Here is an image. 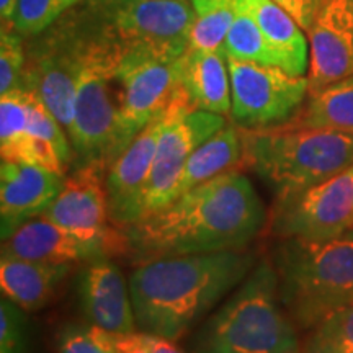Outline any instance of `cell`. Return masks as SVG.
Returning <instances> with one entry per match:
<instances>
[{
	"label": "cell",
	"instance_id": "1",
	"mask_svg": "<svg viewBox=\"0 0 353 353\" xmlns=\"http://www.w3.org/2000/svg\"><path fill=\"white\" fill-rule=\"evenodd\" d=\"M267 223L263 203L241 169L223 172L170 205L120 229L136 263L245 250Z\"/></svg>",
	"mask_w": 353,
	"mask_h": 353
},
{
	"label": "cell",
	"instance_id": "2",
	"mask_svg": "<svg viewBox=\"0 0 353 353\" xmlns=\"http://www.w3.org/2000/svg\"><path fill=\"white\" fill-rule=\"evenodd\" d=\"M259 262L249 250L139 263L128 278L139 330L180 341L229 296Z\"/></svg>",
	"mask_w": 353,
	"mask_h": 353
},
{
	"label": "cell",
	"instance_id": "3",
	"mask_svg": "<svg viewBox=\"0 0 353 353\" xmlns=\"http://www.w3.org/2000/svg\"><path fill=\"white\" fill-rule=\"evenodd\" d=\"M301 347L280 301L272 259L259 260L190 341L192 353H301Z\"/></svg>",
	"mask_w": 353,
	"mask_h": 353
},
{
	"label": "cell",
	"instance_id": "4",
	"mask_svg": "<svg viewBox=\"0 0 353 353\" xmlns=\"http://www.w3.org/2000/svg\"><path fill=\"white\" fill-rule=\"evenodd\" d=\"M278 294L301 329L353 304V229L332 239H281L272 255Z\"/></svg>",
	"mask_w": 353,
	"mask_h": 353
},
{
	"label": "cell",
	"instance_id": "5",
	"mask_svg": "<svg viewBox=\"0 0 353 353\" xmlns=\"http://www.w3.org/2000/svg\"><path fill=\"white\" fill-rule=\"evenodd\" d=\"M242 134V164L276 200L296 195L353 164V134L286 125Z\"/></svg>",
	"mask_w": 353,
	"mask_h": 353
},
{
	"label": "cell",
	"instance_id": "6",
	"mask_svg": "<svg viewBox=\"0 0 353 353\" xmlns=\"http://www.w3.org/2000/svg\"><path fill=\"white\" fill-rule=\"evenodd\" d=\"M92 25L85 64L79 77L72 125L68 134L72 145V169L97 165L108 172L113 164L118 100L114 76L123 50L105 34L83 0Z\"/></svg>",
	"mask_w": 353,
	"mask_h": 353
},
{
	"label": "cell",
	"instance_id": "7",
	"mask_svg": "<svg viewBox=\"0 0 353 353\" xmlns=\"http://www.w3.org/2000/svg\"><path fill=\"white\" fill-rule=\"evenodd\" d=\"M90 39L92 25L81 2L26 41L23 88L44 101L65 131L72 125L76 88Z\"/></svg>",
	"mask_w": 353,
	"mask_h": 353
},
{
	"label": "cell",
	"instance_id": "8",
	"mask_svg": "<svg viewBox=\"0 0 353 353\" xmlns=\"http://www.w3.org/2000/svg\"><path fill=\"white\" fill-rule=\"evenodd\" d=\"M226 117L205 110H196L180 83L172 99V114L159 138L156 157L144 187L132 201L123 221V228L131 226L156 213L174 200L185 164L193 151L226 126Z\"/></svg>",
	"mask_w": 353,
	"mask_h": 353
},
{
	"label": "cell",
	"instance_id": "9",
	"mask_svg": "<svg viewBox=\"0 0 353 353\" xmlns=\"http://www.w3.org/2000/svg\"><path fill=\"white\" fill-rule=\"evenodd\" d=\"M105 34L130 50L182 56L195 21L192 0H85Z\"/></svg>",
	"mask_w": 353,
	"mask_h": 353
},
{
	"label": "cell",
	"instance_id": "10",
	"mask_svg": "<svg viewBox=\"0 0 353 353\" xmlns=\"http://www.w3.org/2000/svg\"><path fill=\"white\" fill-rule=\"evenodd\" d=\"M182 56L164 54L152 50L123 52L114 76L118 123L113 162L148 126V123L174 99L176 88L180 87Z\"/></svg>",
	"mask_w": 353,
	"mask_h": 353
},
{
	"label": "cell",
	"instance_id": "11",
	"mask_svg": "<svg viewBox=\"0 0 353 353\" xmlns=\"http://www.w3.org/2000/svg\"><path fill=\"white\" fill-rule=\"evenodd\" d=\"M231 76V123L255 131L286 125L309 95L306 76H293L276 65L228 57Z\"/></svg>",
	"mask_w": 353,
	"mask_h": 353
},
{
	"label": "cell",
	"instance_id": "12",
	"mask_svg": "<svg viewBox=\"0 0 353 353\" xmlns=\"http://www.w3.org/2000/svg\"><path fill=\"white\" fill-rule=\"evenodd\" d=\"M272 231L280 239L322 241L353 229V164L296 195L275 200Z\"/></svg>",
	"mask_w": 353,
	"mask_h": 353
},
{
	"label": "cell",
	"instance_id": "13",
	"mask_svg": "<svg viewBox=\"0 0 353 353\" xmlns=\"http://www.w3.org/2000/svg\"><path fill=\"white\" fill-rule=\"evenodd\" d=\"M125 252L121 231L117 237H85L57 226L44 216L30 221L2 241V257L33 260L52 265L88 263Z\"/></svg>",
	"mask_w": 353,
	"mask_h": 353
},
{
	"label": "cell",
	"instance_id": "14",
	"mask_svg": "<svg viewBox=\"0 0 353 353\" xmlns=\"http://www.w3.org/2000/svg\"><path fill=\"white\" fill-rule=\"evenodd\" d=\"M306 34L309 94L353 76V0H319Z\"/></svg>",
	"mask_w": 353,
	"mask_h": 353
},
{
	"label": "cell",
	"instance_id": "15",
	"mask_svg": "<svg viewBox=\"0 0 353 353\" xmlns=\"http://www.w3.org/2000/svg\"><path fill=\"white\" fill-rule=\"evenodd\" d=\"M107 170L97 165L77 167L69 176L59 195L43 216L57 226L85 237L112 239L120 229L110 226Z\"/></svg>",
	"mask_w": 353,
	"mask_h": 353
},
{
	"label": "cell",
	"instance_id": "16",
	"mask_svg": "<svg viewBox=\"0 0 353 353\" xmlns=\"http://www.w3.org/2000/svg\"><path fill=\"white\" fill-rule=\"evenodd\" d=\"M65 175L28 162L0 164V236H13L21 226L39 218L59 195Z\"/></svg>",
	"mask_w": 353,
	"mask_h": 353
},
{
	"label": "cell",
	"instance_id": "17",
	"mask_svg": "<svg viewBox=\"0 0 353 353\" xmlns=\"http://www.w3.org/2000/svg\"><path fill=\"white\" fill-rule=\"evenodd\" d=\"M79 275L77 294L87 322L113 334L138 329L132 309L130 281L108 257L85 263Z\"/></svg>",
	"mask_w": 353,
	"mask_h": 353
},
{
	"label": "cell",
	"instance_id": "18",
	"mask_svg": "<svg viewBox=\"0 0 353 353\" xmlns=\"http://www.w3.org/2000/svg\"><path fill=\"white\" fill-rule=\"evenodd\" d=\"M179 90V88H176ZM172 114V100L161 113L156 114L148 126L131 141L130 145L107 172L108 213L112 226L120 229L128 210L136 200L141 188L148 180L156 157L159 138Z\"/></svg>",
	"mask_w": 353,
	"mask_h": 353
},
{
	"label": "cell",
	"instance_id": "19",
	"mask_svg": "<svg viewBox=\"0 0 353 353\" xmlns=\"http://www.w3.org/2000/svg\"><path fill=\"white\" fill-rule=\"evenodd\" d=\"M180 83L196 110L231 114V76L224 50L188 48L180 61Z\"/></svg>",
	"mask_w": 353,
	"mask_h": 353
},
{
	"label": "cell",
	"instance_id": "20",
	"mask_svg": "<svg viewBox=\"0 0 353 353\" xmlns=\"http://www.w3.org/2000/svg\"><path fill=\"white\" fill-rule=\"evenodd\" d=\"M72 270V265H52L33 260L0 259V288L3 296L26 312L39 311L51 301L57 286Z\"/></svg>",
	"mask_w": 353,
	"mask_h": 353
},
{
	"label": "cell",
	"instance_id": "21",
	"mask_svg": "<svg viewBox=\"0 0 353 353\" xmlns=\"http://www.w3.org/2000/svg\"><path fill=\"white\" fill-rule=\"evenodd\" d=\"M242 164V134L234 123L214 132L210 139L193 151L185 164L174 192V200L182 196L198 185L208 182L223 172L241 169Z\"/></svg>",
	"mask_w": 353,
	"mask_h": 353
},
{
	"label": "cell",
	"instance_id": "22",
	"mask_svg": "<svg viewBox=\"0 0 353 353\" xmlns=\"http://www.w3.org/2000/svg\"><path fill=\"white\" fill-rule=\"evenodd\" d=\"M290 125L327 128L353 134V76L309 94Z\"/></svg>",
	"mask_w": 353,
	"mask_h": 353
},
{
	"label": "cell",
	"instance_id": "23",
	"mask_svg": "<svg viewBox=\"0 0 353 353\" xmlns=\"http://www.w3.org/2000/svg\"><path fill=\"white\" fill-rule=\"evenodd\" d=\"M226 57L280 68V59L255 20L247 0H234V19L224 39Z\"/></svg>",
	"mask_w": 353,
	"mask_h": 353
},
{
	"label": "cell",
	"instance_id": "24",
	"mask_svg": "<svg viewBox=\"0 0 353 353\" xmlns=\"http://www.w3.org/2000/svg\"><path fill=\"white\" fill-rule=\"evenodd\" d=\"M30 90L8 92L0 95V154L2 161L20 162L28 141Z\"/></svg>",
	"mask_w": 353,
	"mask_h": 353
},
{
	"label": "cell",
	"instance_id": "25",
	"mask_svg": "<svg viewBox=\"0 0 353 353\" xmlns=\"http://www.w3.org/2000/svg\"><path fill=\"white\" fill-rule=\"evenodd\" d=\"M195 21L190 32L188 48L223 50L234 19V0H192Z\"/></svg>",
	"mask_w": 353,
	"mask_h": 353
},
{
	"label": "cell",
	"instance_id": "26",
	"mask_svg": "<svg viewBox=\"0 0 353 353\" xmlns=\"http://www.w3.org/2000/svg\"><path fill=\"white\" fill-rule=\"evenodd\" d=\"M301 353H353V304L312 329Z\"/></svg>",
	"mask_w": 353,
	"mask_h": 353
},
{
	"label": "cell",
	"instance_id": "27",
	"mask_svg": "<svg viewBox=\"0 0 353 353\" xmlns=\"http://www.w3.org/2000/svg\"><path fill=\"white\" fill-rule=\"evenodd\" d=\"M26 41L10 20H2L0 33V95L20 90L25 83Z\"/></svg>",
	"mask_w": 353,
	"mask_h": 353
},
{
	"label": "cell",
	"instance_id": "28",
	"mask_svg": "<svg viewBox=\"0 0 353 353\" xmlns=\"http://www.w3.org/2000/svg\"><path fill=\"white\" fill-rule=\"evenodd\" d=\"M82 0H20L10 20L25 38L43 33Z\"/></svg>",
	"mask_w": 353,
	"mask_h": 353
},
{
	"label": "cell",
	"instance_id": "29",
	"mask_svg": "<svg viewBox=\"0 0 353 353\" xmlns=\"http://www.w3.org/2000/svg\"><path fill=\"white\" fill-rule=\"evenodd\" d=\"M56 353H118L113 332L90 324L72 322L56 335Z\"/></svg>",
	"mask_w": 353,
	"mask_h": 353
},
{
	"label": "cell",
	"instance_id": "30",
	"mask_svg": "<svg viewBox=\"0 0 353 353\" xmlns=\"http://www.w3.org/2000/svg\"><path fill=\"white\" fill-rule=\"evenodd\" d=\"M25 309L3 296L0 301V353H28L30 332Z\"/></svg>",
	"mask_w": 353,
	"mask_h": 353
},
{
	"label": "cell",
	"instance_id": "31",
	"mask_svg": "<svg viewBox=\"0 0 353 353\" xmlns=\"http://www.w3.org/2000/svg\"><path fill=\"white\" fill-rule=\"evenodd\" d=\"M114 339L118 353H183L175 341L144 330L114 334Z\"/></svg>",
	"mask_w": 353,
	"mask_h": 353
},
{
	"label": "cell",
	"instance_id": "32",
	"mask_svg": "<svg viewBox=\"0 0 353 353\" xmlns=\"http://www.w3.org/2000/svg\"><path fill=\"white\" fill-rule=\"evenodd\" d=\"M286 13L293 17L294 21L301 26L303 32H307L314 19V12L319 0H273Z\"/></svg>",
	"mask_w": 353,
	"mask_h": 353
},
{
	"label": "cell",
	"instance_id": "33",
	"mask_svg": "<svg viewBox=\"0 0 353 353\" xmlns=\"http://www.w3.org/2000/svg\"><path fill=\"white\" fill-rule=\"evenodd\" d=\"M20 0H0V13H2V20H12L13 13L17 10Z\"/></svg>",
	"mask_w": 353,
	"mask_h": 353
}]
</instances>
